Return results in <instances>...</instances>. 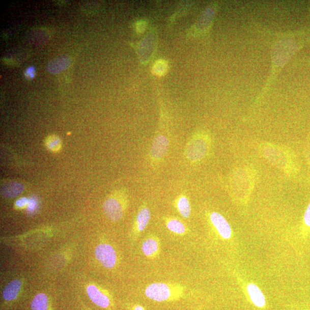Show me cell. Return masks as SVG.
<instances>
[{"instance_id": "6da1fadb", "label": "cell", "mask_w": 310, "mask_h": 310, "mask_svg": "<svg viewBox=\"0 0 310 310\" xmlns=\"http://www.w3.org/2000/svg\"><path fill=\"white\" fill-rule=\"evenodd\" d=\"M185 290V287L176 283L156 282L146 287L145 295L157 302H174L184 297Z\"/></svg>"}, {"instance_id": "7a4b0ae2", "label": "cell", "mask_w": 310, "mask_h": 310, "mask_svg": "<svg viewBox=\"0 0 310 310\" xmlns=\"http://www.w3.org/2000/svg\"><path fill=\"white\" fill-rule=\"evenodd\" d=\"M127 205V197L118 192L106 200L103 208L107 218L111 221H118L122 218Z\"/></svg>"}, {"instance_id": "3957f363", "label": "cell", "mask_w": 310, "mask_h": 310, "mask_svg": "<svg viewBox=\"0 0 310 310\" xmlns=\"http://www.w3.org/2000/svg\"><path fill=\"white\" fill-rule=\"evenodd\" d=\"M208 151V143L204 138L195 137L188 142L185 150L187 159L196 161L204 158Z\"/></svg>"}, {"instance_id": "277c9868", "label": "cell", "mask_w": 310, "mask_h": 310, "mask_svg": "<svg viewBox=\"0 0 310 310\" xmlns=\"http://www.w3.org/2000/svg\"><path fill=\"white\" fill-rule=\"evenodd\" d=\"M96 257L106 268H114L117 263V255L113 246L107 244L98 245L95 249Z\"/></svg>"}, {"instance_id": "5b68a950", "label": "cell", "mask_w": 310, "mask_h": 310, "mask_svg": "<svg viewBox=\"0 0 310 310\" xmlns=\"http://www.w3.org/2000/svg\"><path fill=\"white\" fill-rule=\"evenodd\" d=\"M151 211L146 204L142 205L139 209L133 227V233L137 238L145 231L151 219Z\"/></svg>"}, {"instance_id": "8992f818", "label": "cell", "mask_w": 310, "mask_h": 310, "mask_svg": "<svg viewBox=\"0 0 310 310\" xmlns=\"http://www.w3.org/2000/svg\"><path fill=\"white\" fill-rule=\"evenodd\" d=\"M87 293L92 302L103 308H109L112 305L111 298L108 294L103 293L94 285H90L87 288Z\"/></svg>"}, {"instance_id": "52a82bcc", "label": "cell", "mask_w": 310, "mask_h": 310, "mask_svg": "<svg viewBox=\"0 0 310 310\" xmlns=\"http://www.w3.org/2000/svg\"><path fill=\"white\" fill-rule=\"evenodd\" d=\"M160 241L158 237L151 235L144 240L142 246V252L147 258L154 259L160 253Z\"/></svg>"}, {"instance_id": "ba28073f", "label": "cell", "mask_w": 310, "mask_h": 310, "mask_svg": "<svg viewBox=\"0 0 310 310\" xmlns=\"http://www.w3.org/2000/svg\"><path fill=\"white\" fill-rule=\"evenodd\" d=\"M169 145L168 139L165 136L156 137L151 148L152 159L155 160L162 159L168 150Z\"/></svg>"}, {"instance_id": "9c48e42d", "label": "cell", "mask_w": 310, "mask_h": 310, "mask_svg": "<svg viewBox=\"0 0 310 310\" xmlns=\"http://www.w3.org/2000/svg\"><path fill=\"white\" fill-rule=\"evenodd\" d=\"M210 220L220 236L224 239H230L232 235L230 224L221 214L217 212L212 213L210 214Z\"/></svg>"}, {"instance_id": "30bf717a", "label": "cell", "mask_w": 310, "mask_h": 310, "mask_svg": "<svg viewBox=\"0 0 310 310\" xmlns=\"http://www.w3.org/2000/svg\"><path fill=\"white\" fill-rule=\"evenodd\" d=\"M247 291L251 300V302L256 306L262 308L266 304V298L262 291L259 287L253 283H251L247 286Z\"/></svg>"}, {"instance_id": "8fae6325", "label": "cell", "mask_w": 310, "mask_h": 310, "mask_svg": "<svg viewBox=\"0 0 310 310\" xmlns=\"http://www.w3.org/2000/svg\"><path fill=\"white\" fill-rule=\"evenodd\" d=\"M21 287V282L19 280H15L10 282L3 291V298L7 301L15 300L19 293Z\"/></svg>"}, {"instance_id": "7c38bea8", "label": "cell", "mask_w": 310, "mask_h": 310, "mask_svg": "<svg viewBox=\"0 0 310 310\" xmlns=\"http://www.w3.org/2000/svg\"><path fill=\"white\" fill-rule=\"evenodd\" d=\"M24 189V186L21 183L11 182L2 187V194L6 198H14L19 195Z\"/></svg>"}, {"instance_id": "4fadbf2b", "label": "cell", "mask_w": 310, "mask_h": 310, "mask_svg": "<svg viewBox=\"0 0 310 310\" xmlns=\"http://www.w3.org/2000/svg\"><path fill=\"white\" fill-rule=\"evenodd\" d=\"M71 64V60L67 57L57 58L49 63L47 69L51 73H60L67 68Z\"/></svg>"}, {"instance_id": "5bb4252c", "label": "cell", "mask_w": 310, "mask_h": 310, "mask_svg": "<svg viewBox=\"0 0 310 310\" xmlns=\"http://www.w3.org/2000/svg\"><path fill=\"white\" fill-rule=\"evenodd\" d=\"M166 227L170 232L178 235H184L187 231L186 227L182 222L176 218H168L165 221Z\"/></svg>"}, {"instance_id": "9a60e30c", "label": "cell", "mask_w": 310, "mask_h": 310, "mask_svg": "<svg viewBox=\"0 0 310 310\" xmlns=\"http://www.w3.org/2000/svg\"><path fill=\"white\" fill-rule=\"evenodd\" d=\"M177 207L180 214L183 218H187L190 217L191 208L189 200L185 195H181L177 201Z\"/></svg>"}, {"instance_id": "2e32d148", "label": "cell", "mask_w": 310, "mask_h": 310, "mask_svg": "<svg viewBox=\"0 0 310 310\" xmlns=\"http://www.w3.org/2000/svg\"><path fill=\"white\" fill-rule=\"evenodd\" d=\"M48 301L47 296L43 293L36 295L31 303V308L33 310H47Z\"/></svg>"}, {"instance_id": "e0dca14e", "label": "cell", "mask_w": 310, "mask_h": 310, "mask_svg": "<svg viewBox=\"0 0 310 310\" xmlns=\"http://www.w3.org/2000/svg\"><path fill=\"white\" fill-rule=\"evenodd\" d=\"M45 146L49 151L53 152H59L62 148L61 138L55 134L48 136L45 140Z\"/></svg>"}, {"instance_id": "ac0fdd59", "label": "cell", "mask_w": 310, "mask_h": 310, "mask_svg": "<svg viewBox=\"0 0 310 310\" xmlns=\"http://www.w3.org/2000/svg\"><path fill=\"white\" fill-rule=\"evenodd\" d=\"M168 65L167 62L164 60L157 61L153 67V73L158 76H163L167 71Z\"/></svg>"}, {"instance_id": "d6986e66", "label": "cell", "mask_w": 310, "mask_h": 310, "mask_svg": "<svg viewBox=\"0 0 310 310\" xmlns=\"http://www.w3.org/2000/svg\"><path fill=\"white\" fill-rule=\"evenodd\" d=\"M38 206V202L36 198L32 197L29 200L27 205V210L30 213H33L37 210Z\"/></svg>"}, {"instance_id": "ffe728a7", "label": "cell", "mask_w": 310, "mask_h": 310, "mask_svg": "<svg viewBox=\"0 0 310 310\" xmlns=\"http://www.w3.org/2000/svg\"><path fill=\"white\" fill-rule=\"evenodd\" d=\"M29 200L26 198H21L18 200L16 202V206L17 208H22L25 206H27Z\"/></svg>"}, {"instance_id": "44dd1931", "label": "cell", "mask_w": 310, "mask_h": 310, "mask_svg": "<svg viewBox=\"0 0 310 310\" xmlns=\"http://www.w3.org/2000/svg\"><path fill=\"white\" fill-rule=\"evenodd\" d=\"M35 75V68L33 66L29 67L25 72V76L26 78L33 79Z\"/></svg>"}, {"instance_id": "7402d4cb", "label": "cell", "mask_w": 310, "mask_h": 310, "mask_svg": "<svg viewBox=\"0 0 310 310\" xmlns=\"http://www.w3.org/2000/svg\"><path fill=\"white\" fill-rule=\"evenodd\" d=\"M136 27L137 32L139 33H143L145 32L147 28L146 22L143 20L138 22Z\"/></svg>"}, {"instance_id": "603a6c76", "label": "cell", "mask_w": 310, "mask_h": 310, "mask_svg": "<svg viewBox=\"0 0 310 310\" xmlns=\"http://www.w3.org/2000/svg\"><path fill=\"white\" fill-rule=\"evenodd\" d=\"M304 221L307 226L310 227V203L308 205L304 215Z\"/></svg>"}, {"instance_id": "cb8c5ba5", "label": "cell", "mask_w": 310, "mask_h": 310, "mask_svg": "<svg viewBox=\"0 0 310 310\" xmlns=\"http://www.w3.org/2000/svg\"><path fill=\"white\" fill-rule=\"evenodd\" d=\"M129 310H146L142 305L133 304L129 305Z\"/></svg>"}]
</instances>
